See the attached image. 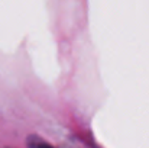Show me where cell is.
Returning a JSON list of instances; mask_svg holds the SVG:
<instances>
[{"label": "cell", "mask_w": 149, "mask_h": 148, "mask_svg": "<svg viewBox=\"0 0 149 148\" xmlns=\"http://www.w3.org/2000/svg\"><path fill=\"white\" fill-rule=\"evenodd\" d=\"M29 148H52V147L48 145L47 142H44V141H31Z\"/></svg>", "instance_id": "6da1fadb"}]
</instances>
